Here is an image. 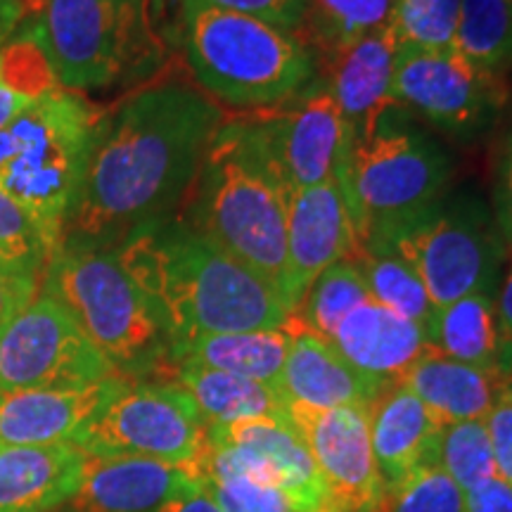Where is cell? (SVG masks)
I'll use <instances>...</instances> for the list:
<instances>
[{"instance_id":"obj_1","label":"cell","mask_w":512,"mask_h":512,"mask_svg":"<svg viewBox=\"0 0 512 512\" xmlns=\"http://www.w3.org/2000/svg\"><path fill=\"white\" fill-rule=\"evenodd\" d=\"M228 114L181 79L140 83L102 112L64 238L117 247L181 214Z\"/></svg>"},{"instance_id":"obj_2","label":"cell","mask_w":512,"mask_h":512,"mask_svg":"<svg viewBox=\"0 0 512 512\" xmlns=\"http://www.w3.org/2000/svg\"><path fill=\"white\" fill-rule=\"evenodd\" d=\"M119 259L162 318L174 351L204 335L283 328V297L178 219L140 228L117 245Z\"/></svg>"},{"instance_id":"obj_3","label":"cell","mask_w":512,"mask_h":512,"mask_svg":"<svg viewBox=\"0 0 512 512\" xmlns=\"http://www.w3.org/2000/svg\"><path fill=\"white\" fill-rule=\"evenodd\" d=\"M290 190L245 112L226 117L178 221L283 290Z\"/></svg>"},{"instance_id":"obj_4","label":"cell","mask_w":512,"mask_h":512,"mask_svg":"<svg viewBox=\"0 0 512 512\" xmlns=\"http://www.w3.org/2000/svg\"><path fill=\"white\" fill-rule=\"evenodd\" d=\"M181 46L200 91L240 112L283 105L318 79L297 34L204 0H181Z\"/></svg>"},{"instance_id":"obj_5","label":"cell","mask_w":512,"mask_h":512,"mask_svg":"<svg viewBox=\"0 0 512 512\" xmlns=\"http://www.w3.org/2000/svg\"><path fill=\"white\" fill-rule=\"evenodd\" d=\"M41 292L60 302L121 377L174 373L171 339L119 249L64 238L46 266Z\"/></svg>"},{"instance_id":"obj_6","label":"cell","mask_w":512,"mask_h":512,"mask_svg":"<svg viewBox=\"0 0 512 512\" xmlns=\"http://www.w3.org/2000/svg\"><path fill=\"white\" fill-rule=\"evenodd\" d=\"M100 119L102 110L60 88L0 128V190L34 219L53 252L79 197Z\"/></svg>"},{"instance_id":"obj_7","label":"cell","mask_w":512,"mask_h":512,"mask_svg":"<svg viewBox=\"0 0 512 512\" xmlns=\"http://www.w3.org/2000/svg\"><path fill=\"white\" fill-rule=\"evenodd\" d=\"M152 12L155 0H43L36 17L60 86L102 91L157 76L166 48Z\"/></svg>"},{"instance_id":"obj_8","label":"cell","mask_w":512,"mask_h":512,"mask_svg":"<svg viewBox=\"0 0 512 512\" xmlns=\"http://www.w3.org/2000/svg\"><path fill=\"white\" fill-rule=\"evenodd\" d=\"M453 164L432 138L384 124L354 145L344 197L363 247L389 235L448 195Z\"/></svg>"},{"instance_id":"obj_9","label":"cell","mask_w":512,"mask_h":512,"mask_svg":"<svg viewBox=\"0 0 512 512\" xmlns=\"http://www.w3.org/2000/svg\"><path fill=\"white\" fill-rule=\"evenodd\" d=\"M366 249L399 254L441 309L472 292H494L508 247L486 204L470 192H460L444 195L382 245Z\"/></svg>"},{"instance_id":"obj_10","label":"cell","mask_w":512,"mask_h":512,"mask_svg":"<svg viewBox=\"0 0 512 512\" xmlns=\"http://www.w3.org/2000/svg\"><path fill=\"white\" fill-rule=\"evenodd\" d=\"M207 441V422L183 387L126 380L76 446L98 458H150L197 470Z\"/></svg>"},{"instance_id":"obj_11","label":"cell","mask_w":512,"mask_h":512,"mask_svg":"<svg viewBox=\"0 0 512 512\" xmlns=\"http://www.w3.org/2000/svg\"><path fill=\"white\" fill-rule=\"evenodd\" d=\"M114 375L112 363L46 292L0 330V389H81Z\"/></svg>"},{"instance_id":"obj_12","label":"cell","mask_w":512,"mask_h":512,"mask_svg":"<svg viewBox=\"0 0 512 512\" xmlns=\"http://www.w3.org/2000/svg\"><path fill=\"white\" fill-rule=\"evenodd\" d=\"M245 114L290 195L328 181L344 188L356 140L323 81L283 105Z\"/></svg>"},{"instance_id":"obj_13","label":"cell","mask_w":512,"mask_h":512,"mask_svg":"<svg viewBox=\"0 0 512 512\" xmlns=\"http://www.w3.org/2000/svg\"><path fill=\"white\" fill-rule=\"evenodd\" d=\"M392 95L456 138L484 131L505 102L503 76L482 72L458 50L399 48Z\"/></svg>"},{"instance_id":"obj_14","label":"cell","mask_w":512,"mask_h":512,"mask_svg":"<svg viewBox=\"0 0 512 512\" xmlns=\"http://www.w3.org/2000/svg\"><path fill=\"white\" fill-rule=\"evenodd\" d=\"M316 460L325 486L323 512H382L387 486L370 444V408H285Z\"/></svg>"},{"instance_id":"obj_15","label":"cell","mask_w":512,"mask_h":512,"mask_svg":"<svg viewBox=\"0 0 512 512\" xmlns=\"http://www.w3.org/2000/svg\"><path fill=\"white\" fill-rule=\"evenodd\" d=\"M285 249L280 297L294 313L320 275L339 261H351L361 249L342 185L328 181L292 192L287 202Z\"/></svg>"},{"instance_id":"obj_16","label":"cell","mask_w":512,"mask_h":512,"mask_svg":"<svg viewBox=\"0 0 512 512\" xmlns=\"http://www.w3.org/2000/svg\"><path fill=\"white\" fill-rule=\"evenodd\" d=\"M399 41L389 24L351 46L337 50L328 60L318 62L323 86L337 100L339 112L347 121L356 143L373 136L389 119V112L401 110L392 95L394 64Z\"/></svg>"},{"instance_id":"obj_17","label":"cell","mask_w":512,"mask_h":512,"mask_svg":"<svg viewBox=\"0 0 512 512\" xmlns=\"http://www.w3.org/2000/svg\"><path fill=\"white\" fill-rule=\"evenodd\" d=\"M292 344L287 351L278 392L285 408L328 411L339 406L370 408L392 384L361 373L339 354L330 339L311 332L297 316H290Z\"/></svg>"},{"instance_id":"obj_18","label":"cell","mask_w":512,"mask_h":512,"mask_svg":"<svg viewBox=\"0 0 512 512\" xmlns=\"http://www.w3.org/2000/svg\"><path fill=\"white\" fill-rule=\"evenodd\" d=\"M128 377L81 389H0V446L76 444Z\"/></svg>"},{"instance_id":"obj_19","label":"cell","mask_w":512,"mask_h":512,"mask_svg":"<svg viewBox=\"0 0 512 512\" xmlns=\"http://www.w3.org/2000/svg\"><path fill=\"white\" fill-rule=\"evenodd\" d=\"M88 456V453H86ZM202 486L192 465L150 458L88 456L72 512H157L166 501Z\"/></svg>"},{"instance_id":"obj_20","label":"cell","mask_w":512,"mask_h":512,"mask_svg":"<svg viewBox=\"0 0 512 512\" xmlns=\"http://www.w3.org/2000/svg\"><path fill=\"white\" fill-rule=\"evenodd\" d=\"M330 342L351 366L387 384H399L413 363L430 349L422 325L384 309L373 297L339 323Z\"/></svg>"},{"instance_id":"obj_21","label":"cell","mask_w":512,"mask_h":512,"mask_svg":"<svg viewBox=\"0 0 512 512\" xmlns=\"http://www.w3.org/2000/svg\"><path fill=\"white\" fill-rule=\"evenodd\" d=\"M441 427L430 408L401 382L370 406V444L387 489L420 465L437 463Z\"/></svg>"},{"instance_id":"obj_22","label":"cell","mask_w":512,"mask_h":512,"mask_svg":"<svg viewBox=\"0 0 512 512\" xmlns=\"http://www.w3.org/2000/svg\"><path fill=\"white\" fill-rule=\"evenodd\" d=\"M86 460L76 444L0 446V512H50L69 503Z\"/></svg>"},{"instance_id":"obj_23","label":"cell","mask_w":512,"mask_h":512,"mask_svg":"<svg viewBox=\"0 0 512 512\" xmlns=\"http://www.w3.org/2000/svg\"><path fill=\"white\" fill-rule=\"evenodd\" d=\"M211 441L238 446L266 460L287 491L304 512H323L325 486L309 446L287 415L238 420L223 427H207Z\"/></svg>"},{"instance_id":"obj_24","label":"cell","mask_w":512,"mask_h":512,"mask_svg":"<svg viewBox=\"0 0 512 512\" xmlns=\"http://www.w3.org/2000/svg\"><path fill=\"white\" fill-rule=\"evenodd\" d=\"M510 380L494 370L453 361L430 347L403 375L401 384L430 408L441 425H451L484 420Z\"/></svg>"},{"instance_id":"obj_25","label":"cell","mask_w":512,"mask_h":512,"mask_svg":"<svg viewBox=\"0 0 512 512\" xmlns=\"http://www.w3.org/2000/svg\"><path fill=\"white\" fill-rule=\"evenodd\" d=\"M430 347L453 361L512 377V344L498 325L494 292H472L437 309Z\"/></svg>"},{"instance_id":"obj_26","label":"cell","mask_w":512,"mask_h":512,"mask_svg":"<svg viewBox=\"0 0 512 512\" xmlns=\"http://www.w3.org/2000/svg\"><path fill=\"white\" fill-rule=\"evenodd\" d=\"M290 344V320L275 330L204 335L174 351V368L181 361H192L278 389Z\"/></svg>"},{"instance_id":"obj_27","label":"cell","mask_w":512,"mask_h":512,"mask_svg":"<svg viewBox=\"0 0 512 512\" xmlns=\"http://www.w3.org/2000/svg\"><path fill=\"white\" fill-rule=\"evenodd\" d=\"M174 377L183 387L207 427H223L238 420L285 415V401L278 389L247 377L204 368L200 363H176Z\"/></svg>"},{"instance_id":"obj_28","label":"cell","mask_w":512,"mask_h":512,"mask_svg":"<svg viewBox=\"0 0 512 512\" xmlns=\"http://www.w3.org/2000/svg\"><path fill=\"white\" fill-rule=\"evenodd\" d=\"M394 3L396 0H306L297 36L318 64L387 27Z\"/></svg>"},{"instance_id":"obj_29","label":"cell","mask_w":512,"mask_h":512,"mask_svg":"<svg viewBox=\"0 0 512 512\" xmlns=\"http://www.w3.org/2000/svg\"><path fill=\"white\" fill-rule=\"evenodd\" d=\"M351 261L361 268L370 297L377 304L422 325L430 339L437 306L432 304L430 292L411 264H406L399 254L389 252V249H366L363 245Z\"/></svg>"},{"instance_id":"obj_30","label":"cell","mask_w":512,"mask_h":512,"mask_svg":"<svg viewBox=\"0 0 512 512\" xmlns=\"http://www.w3.org/2000/svg\"><path fill=\"white\" fill-rule=\"evenodd\" d=\"M453 50L482 72L503 76L512 64V0H463Z\"/></svg>"},{"instance_id":"obj_31","label":"cell","mask_w":512,"mask_h":512,"mask_svg":"<svg viewBox=\"0 0 512 512\" xmlns=\"http://www.w3.org/2000/svg\"><path fill=\"white\" fill-rule=\"evenodd\" d=\"M366 299H370V292L361 268L354 261H339L311 285L294 316L311 332L332 339L339 323Z\"/></svg>"},{"instance_id":"obj_32","label":"cell","mask_w":512,"mask_h":512,"mask_svg":"<svg viewBox=\"0 0 512 512\" xmlns=\"http://www.w3.org/2000/svg\"><path fill=\"white\" fill-rule=\"evenodd\" d=\"M437 463L463 491L498 475L494 448L484 420L451 422L441 427Z\"/></svg>"},{"instance_id":"obj_33","label":"cell","mask_w":512,"mask_h":512,"mask_svg":"<svg viewBox=\"0 0 512 512\" xmlns=\"http://www.w3.org/2000/svg\"><path fill=\"white\" fill-rule=\"evenodd\" d=\"M463 0H396L389 29L401 48L448 50L456 38Z\"/></svg>"},{"instance_id":"obj_34","label":"cell","mask_w":512,"mask_h":512,"mask_svg":"<svg viewBox=\"0 0 512 512\" xmlns=\"http://www.w3.org/2000/svg\"><path fill=\"white\" fill-rule=\"evenodd\" d=\"M53 247L15 200L0 190V268L43 280Z\"/></svg>"},{"instance_id":"obj_35","label":"cell","mask_w":512,"mask_h":512,"mask_svg":"<svg viewBox=\"0 0 512 512\" xmlns=\"http://www.w3.org/2000/svg\"><path fill=\"white\" fill-rule=\"evenodd\" d=\"M382 512H467L465 491L439 463L420 465L403 482L387 489Z\"/></svg>"},{"instance_id":"obj_36","label":"cell","mask_w":512,"mask_h":512,"mask_svg":"<svg viewBox=\"0 0 512 512\" xmlns=\"http://www.w3.org/2000/svg\"><path fill=\"white\" fill-rule=\"evenodd\" d=\"M200 482L223 512H304L283 489L259 484L240 472L202 470Z\"/></svg>"},{"instance_id":"obj_37","label":"cell","mask_w":512,"mask_h":512,"mask_svg":"<svg viewBox=\"0 0 512 512\" xmlns=\"http://www.w3.org/2000/svg\"><path fill=\"white\" fill-rule=\"evenodd\" d=\"M204 3L256 17L261 22L273 24V27L290 31V34L299 31L306 8V0H204Z\"/></svg>"},{"instance_id":"obj_38","label":"cell","mask_w":512,"mask_h":512,"mask_svg":"<svg viewBox=\"0 0 512 512\" xmlns=\"http://www.w3.org/2000/svg\"><path fill=\"white\" fill-rule=\"evenodd\" d=\"M484 422L494 448L498 475L512 484V380L505 384Z\"/></svg>"},{"instance_id":"obj_39","label":"cell","mask_w":512,"mask_h":512,"mask_svg":"<svg viewBox=\"0 0 512 512\" xmlns=\"http://www.w3.org/2000/svg\"><path fill=\"white\" fill-rule=\"evenodd\" d=\"M38 292H41V280L0 268V330H3L19 311L27 309V306L36 299Z\"/></svg>"},{"instance_id":"obj_40","label":"cell","mask_w":512,"mask_h":512,"mask_svg":"<svg viewBox=\"0 0 512 512\" xmlns=\"http://www.w3.org/2000/svg\"><path fill=\"white\" fill-rule=\"evenodd\" d=\"M494 221L505 247L512 249V136L503 147L494 185Z\"/></svg>"},{"instance_id":"obj_41","label":"cell","mask_w":512,"mask_h":512,"mask_svg":"<svg viewBox=\"0 0 512 512\" xmlns=\"http://www.w3.org/2000/svg\"><path fill=\"white\" fill-rule=\"evenodd\" d=\"M467 512H512V484L501 475L465 491Z\"/></svg>"},{"instance_id":"obj_42","label":"cell","mask_w":512,"mask_h":512,"mask_svg":"<svg viewBox=\"0 0 512 512\" xmlns=\"http://www.w3.org/2000/svg\"><path fill=\"white\" fill-rule=\"evenodd\" d=\"M157 512H223V508L204 491V486H195V489L166 501Z\"/></svg>"},{"instance_id":"obj_43","label":"cell","mask_w":512,"mask_h":512,"mask_svg":"<svg viewBox=\"0 0 512 512\" xmlns=\"http://www.w3.org/2000/svg\"><path fill=\"white\" fill-rule=\"evenodd\" d=\"M27 10V0H0V48L10 41L19 24L24 22Z\"/></svg>"},{"instance_id":"obj_44","label":"cell","mask_w":512,"mask_h":512,"mask_svg":"<svg viewBox=\"0 0 512 512\" xmlns=\"http://www.w3.org/2000/svg\"><path fill=\"white\" fill-rule=\"evenodd\" d=\"M496 316H498V325H501L503 337L512 344V256H510L508 273H505V280L501 285V292H498V299H496Z\"/></svg>"},{"instance_id":"obj_45","label":"cell","mask_w":512,"mask_h":512,"mask_svg":"<svg viewBox=\"0 0 512 512\" xmlns=\"http://www.w3.org/2000/svg\"><path fill=\"white\" fill-rule=\"evenodd\" d=\"M29 105H31V100L24 98V95L15 93L12 88H8L3 81H0V128L8 126L10 121L15 119L22 110H27Z\"/></svg>"},{"instance_id":"obj_46","label":"cell","mask_w":512,"mask_h":512,"mask_svg":"<svg viewBox=\"0 0 512 512\" xmlns=\"http://www.w3.org/2000/svg\"><path fill=\"white\" fill-rule=\"evenodd\" d=\"M155 3H157V0H155Z\"/></svg>"}]
</instances>
